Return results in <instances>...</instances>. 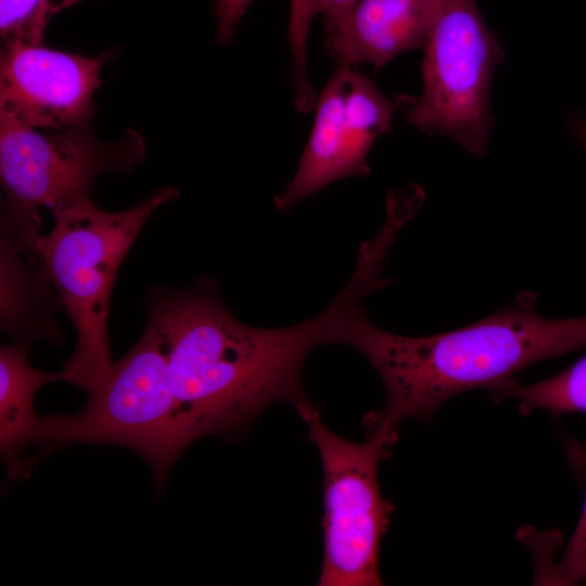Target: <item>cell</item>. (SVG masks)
<instances>
[{"label": "cell", "instance_id": "cell-1", "mask_svg": "<svg viewBox=\"0 0 586 586\" xmlns=\"http://www.w3.org/2000/svg\"><path fill=\"white\" fill-rule=\"evenodd\" d=\"M375 291L373 276L355 269L324 310L278 329L240 322L207 279L187 290L154 292L149 322L164 341L171 390L193 441L240 438L269 406L295 409L310 400L302 379L306 358L321 345H349L366 315L361 302Z\"/></svg>", "mask_w": 586, "mask_h": 586}, {"label": "cell", "instance_id": "cell-2", "mask_svg": "<svg viewBox=\"0 0 586 586\" xmlns=\"http://www.w3.org/2000/svg\"><path fill=\"white\" fill-rule=\"evenodd\" d=\"M536 306L537 294L524 292L480 321L429 336L395 334L364 316L349 346L369 360L386 391L385 409L368 423L397 434L404 420H426L458 394L493 392L527 366L586 347V316L549 319Z\"/></svg>", "mask_w": 586, "mask_h": 586}, {"label": "cell", "instance_id": "cell-3", "mask_svg": "<svg viewBox=\"0 0 586 586\" xmlns=\"http://www.w3.org/2000/svg\"><path fill=\"white\" fill-rule=\"evenodd\" d=\"M178 195L177 188H162L117 213L89 199L54 213L53 228L36 241L31 253L56 289L77 335L64 365L65 382L90 394L107 377L113 365L107 319L117 272L149 217Z\"/></svg>", "mask_w": 586, "mask_h": 586}, {"label": "cell", "instance_id": "cell-4", "mask_svg": "<svg viewBox=\"0 0 586 586\" xmlns=\"http://www.w3.org/2000/svg\"><path fill=\"white\" fill-rule=\"evenodd\" d=\"M88 396L76 415L44 417L43 457L80 443L127 447L149 463L161 492L194 441L171 390L164 341L152 323Z\"/></svg>", "mask_w": 586, "mask_h": 586}, {"label": "cell", "instance_id": "cell-5", "mask_svg": "<svg viewBox=\"0 0 586 586\" xmlns=\"http://www.w3.org/2000/svg\"><path fill=\"white\" fill-rule=\"evenodd\" d=\"M144 157L143 138L132 129L103 142L90 123L48 131L0 115L1 238L33 251L41 234L40 208L54 214L89 200L101 175L131 171Z\"/></svg>", "mask_w": 586, "mask_h": 586}, {"label": "cell", "instance_id": "cell-6", "mask_svg": "<svg viewBox=\"0 0 586 586\" xmlns=\"http://www.w3.org/2000/svg\"><path fill=\"white\" fill-rule=\"evenodd\" d=\"M295 411L323 472V561L317 585H383L379 553L393 506L381 495L378 470L397 434L366 424V442L355 443L332 432L311 400Z\"/></svg>", "mask_w": 586, "mask_h": 586}, {"label": "cell", "instance_id": "cell-7", "mask_svg": "<svg viewBox=\"0 0 586 586\" xmlns=\"http://www.w3.org/2000/svg\"><path fill=\"white\" fill-rule=\"evenodd\" d=\"M501 60V47L474 0H440L424 46L422 94L408 110L409 124L485 155L493 126L492 76Z\"/></svg>", "mask_w": 586, "mask_h": 586}, {"label": "cell", "instance_id": "cell-8", "mask_svg": "<svg viewBox=\"0 0 586 586\" xmlns=\"http://www.w3.org/2000/svg\"><path fill=\"white\" fill-rule=\"evenodd\" d=\"M353 66L340 65L318 95L296 171L273 199L277 209L286 212L332 182L369 174V152L390 130L397 101Z\"/></svg>", "mask_w": 586, "mask_h": 586}, {"label": "cell", "instance_id": "cell-9", "mask_svg": "<svg viewBox=\"0 0 586 586\" xmlns=\"http://www.w3.org/2000/svg\"><path fill=\"white\" fill-rule=\"evenodd\" d=\"M110 56L111 51L89 58L42 44L2 47L0 115L48 131L90 123Z\"/></svg>", "mask_w": 586, "mask_h": 586}, {"label": "cell", "instance_id": "cell-10", "mask_svg": "<svg viewBox=\"0 0 586 586\" xmlns=\"http://www.w3.org/2000/svg\"><path fill=\"white\" fill-rule=\"evenodd\" d=\"M440 0H358L326 38L328 53L340 64L382 67L396 55L424 47Z\"/></svg>", "mask_w": 586, "mask_h": 586}, {"label": "cell", "instance_id": "cell-11", "mask_svg": "<svg viewBox=\"0 0 586 586\" xmlns=\"http://www.w3.org/2000/svg\"><path fill=\"white\" fill-rule=\"evenodd\" d=\"M33 342H15L0 348V453L7 480L16 481L31 474L34 463L24 456L30 446L41 448L44 417L34 407L36 392L43 385L64 381V371L47 372L28 362Z\"/></svg>", "mask_w": 586, "mask_h": 586}, {"label": "cell", "instance_id": "cell-12", "mask_svg": "<svg viewBox=\"0 0 586 586\" xmlns=\"http://www.w3.org/2000/svg\"><path fill=\"white\" fill-rule=\"evenodd\" d=\"M18 249L1 239V329L16 342L46 337L59 342L62 335L44 308L50 282L41 267L31 270Z\"/></svg>", "mask_w": 586, "mask_h": 586}, {"label": "cell", "instance_id": "cell-13", "mask_svg": "<svg viewBox=\"0 0 586 586\" xmlns=\"http://www.w3.org/2000/svg\"><path fill=\"white\" fill-rule=\"evenodd\" d=\"M492 394L499 400L518 399L523 415L535 409L551 413L586 412V356L552 378L527 386L512 380Z\"/></svg>", "mask_w": 586, "mask_h": 586}, {"label": "cell", "instance_id": "cell-14", "mask_svg": "<svg viewBox=\"0 0 586 586\" xmlns=\"http://www.w3.org/2000/svg\"><path fill=\"white\" fill-rule=\"evenodd\" d=\"M85 0H0L2 47L42 44L50 20Z\"/></svg>", "mask_w": 586, "mask_h": 586}, {"label": "cell", "instance_id": "cell-15", "mask_svg": "<svg viewBox=\"0 0 586 586\" xmlns=\"http://www.w3.org/2000/svg\"><path fill=\"white\" fill-rule=\"evenodd\" d=\"M323 0H290L288 42L291 53V82L294 106L301 113L315 107L318 94L307 69V42L315 16L321 13Z\"/></svg>", "mask_w": 586, "mask_h": 586}, {"label": "cell", "instance_id": "cell-16", "mask_svg": "<svg viewBox=\"0 0 586 586\" xmlns=\"http://www.w3.org/2000/svg\"><path fill=\"white\" fill-rule=\"evenodd\" d=\"M555 579L563 584L586 582V500L563 558L555 566Z\"/></svg>", "mask_w": 586, "mask_h": 586}, {"label": "cell", "instance_id": "cell-17", "mask_svg": "<svg viewBox=\"0 0 586 586\" xmlns=\"http://www.w3.org/2000/svg\"><path fill=\"white\" fill-rule=\"evenodd\" d=\"M254 0H215V17L219 42L229 43L237 27Z\"/></svg>", "mask_w": 586, "mask_h": 586}, {"label": "cell", "instance_id": "cell-18", "mask_svg": "<svg viewBox=\"0 0 586 586\" xmlns=\"http://www.w3.org/2000/svg\"><path fill=\"white\" fill-rule=\"evenodd\" d=\"M357 1L358 0H323L321 14L327 35L336 30L343 18Z\"/></svg>", "mask_w": 586, "mask_h": 586}, {"label": "cell", "instance_id": "cell-19", "mask_svg": "<svg viewBox=\"0 0 586 586\" xmlns=\"http://www.w3.org/2000/svg\"><path fill=\"white\" fill-rule=\"evenodd\" d=\"M573 130L586 151V117L578 115L573 118Z\"/></svg>", "mask_w": 586, "mask_h": 586}]
</instances>
